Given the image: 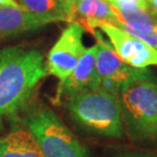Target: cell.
Instances as JSON below:
<instances>
[{
  "label": "cell",
  "instance_id": "obj_11",
  "mask_svg": "<svg viewBox=\"0 0 157 157\" xmlns=\"http://www.w3.org/2000/svg\"><path fill=\"white\" fill-rule=\"evenodd\" d=\"M42 20L24 8L0 7V38L14 37L46 26Z\"/></svg>",
  "mask_w": 157,
  "mask_h": 157
},
{
  "label": "cell",
  "instance_id": "obj_8",
  "mask_svg": "<svg viewBox=\"0 0 157 157\" xmlns=\"http://www.w3.org/2000/svg\"><path fill=\"white\" fill-rule=\"evenodd\" d=\"M96 55L97 44L86 49L73 73L60 88H57L55 102H59L62 97L67 99L80 93L100 90V78L96 67Z\"/></svg>",
  "mask_w": 157,
  "mask_h": 157
},
{
  "label": "cell",
  "instance_id": "obj_9",
  "mask_svg": "<svg viewBox=\"0 0 157 157\" xmlns=\"http://www.w3.org/2000/svg\"><path fill=\"white\" fill-rule=\"evenodd\" d=\"M114 9L117 27L140 38L157 50V17L145 10L121 11Z\"/></svg>",
  "mask_w": 157,
  "mask_h": 157
},
{
  "label": "cell",
  "instance_id": "obj_18",
  "mask_svg": "<svg viewBox=\"0 0 157 157\" xmlns=\"http://www.w3.org/2000/svg\"><path fill=\"white\" fill-rule=\"evenodd\" d=\"M125 157H154L151 154L148 153H143V152H137V153H132V154L125 156Z\"/></svg>",
  "mask_w": 157,
  "mask_h": 157
},
{
  "label": "cell",
  "instance_id": "obj_19",
  "mask_svg": "<svg viewBox=\"0 0 157 157\" xmlns=\"http://www.w3.org/2000/svg\"><path fill=\"white\" fill-rule=\"evenodd\" d=\"M105 1H107V2H108V1H109V0H105Z\"/></svg>",
  "mask_w": 157,
  "mask_h": 157
},
{
  "label": "cell",
  "instance_id": "obj_10",
  "mask_svg": "<svg viewBox=\"0 0 157 157\" xmlns=\"http://www.w3.org/2000/svg\"><path fill=\"white\" fill-rule=\"evenodd\" d=\"M75 21L93 35L99 23L118 25L113 7L105 0H75Z\"/></svg>",
  "mask_w": 157,
  "mask_h": 157
},
{
  "label": "cell",
  "instance_id": "obj_5",
  "mask_svg": "<svg viewBox=\"0 0 157 157\" xmlns=\"http://www.w3.org/2000/svg\"><path fill=\"white\" fill-rule=\"evenodd\" d=\"M94 36L97 40L96 67L100 78V90L118 95L122 88L133 82H155L156 78L152 71L147 68H136L125 63L97 30Z\"/></svg>",
  "mask_w": 157,
  "mask_h": 157
},
{
  "label": "cell",
  "instance_id": "obj_2",
  "mask_svg": "<svg viewBox=\"0 0 157 157\" xmlns=\"http://www.w3.org/2000/svg\"><path fill=\"white\" fill-rule=\"evenodd\" d=\"M21 113L44 157H86L84 148L55 112L41 102H32Z\"/></svg>",
  "mask_w": 157,
  "mask_h": 157
},
{
  "label": "cell",
  "instance_id": "obj_14",
  "mask_svg": "<svg viewBox=\"0 0 157 157\" xmlns=\"http://www.w3.org/2000/svg\"><path fill=\"white\" fill-rule=\"evenodd\" d=\"M109 4L121 11L145 10L149 11V6L146 0H109Z\"/></svg>",
  "mask_w": 157,
  "mask_h": 157
},
{
  "label": "cell",
  "instance_id": "obj_13",
  "mask_svg": "<svg viewBox=\"0 0 157 157\" xmlns=\"http://www.w3.org/2000/svg\"><path fill=\"white\" fill-rule=\"evenodd\" d=\"M24 9L44 23H54V21H75V17L61 0H18Z\"/></svg>",
  "mask_w": 157,
  "mask_h": 157
},
{
  "label": "cell",
  "instance_id": "obj_15",
  "mask_svg": "<svg viewBox=\"0 0 157 157\" xmlns=\"http://www.w3.org/2000/svg\"><path fill=\"white\" fill-rule=\"evenodd\" d=\"M0 5L2 6H10V7L23 8L15 0H0Z\"/></svg>",
  "mask_w": 157,
  "mask_h": 157
},
{
  "label": "cell",
  "instance_id": "obj_1",
  "mask_svg": "<svg viewBox=\"0 0 157 157\" xmlns=\"http://www.w3.org/2000/svg\"><path fill=\"white\" fill-rule=\"evenodd\" d=\"M47 75L43 53L24 45L0 49V124L26 108Z\"/></svg>",
  "mask_w": 157,
  "mask_h": 157
},
{
  "label": "cell",
  "instance_id": "obj_4",
  "mask_svg": "<svg viewBox=\"0 0 157 157\" xmlns=\"http://www.w3.org/2000/svg\"><path fill=\"white\" fill-rule=\"evenodd\" d=\"M122 118L131 137L157 141V83L136 81L118 93Z\"/></svg>",
  "mask_w": 157,
  "mask_h": 157
},
{
  "label": "cell",
  "instance_id": "obj_7",
  "mask_svg": "<svg viewBox=\"0 0 157 157\" xmlns=\"http://www.w3.org/2000/svg\"><path fill=\"white\" fill-rule=\"evenodd\" d=\"M97 28L106 34L111 47L125 63L136 68L157 67V50L145 41L104 21L99 23Z\"/></svg>",
  "mask_w": 157,
  "mask_h": 157
},
{
  "label": "cell",
  "instance_id": "obj_12",
  "mask_svg": "<svg viewBox=\"0 0 157 157\" xmlns=\"http://www.w3.org/2000/svg\"><path fill=\"white\" fill-rule=\"evenodd\" d=\"M0 157H44L26 128H15L0 136Z\"/></svg>",
  "mask_w": 157,
  "mask_h": 157
},
{
  "label": "cell",
  "instance_id": "obj_17",
  "mask_svg": "<svg viewBox=\"0 0 157 157\" xmlns=\"http://www.w3.org/2000/svg\"><path fill=\"white\" fill-rule=\"evenodd\" d=\"M63 2V4L67 6L68 10L71 11V13H73L75 17V0H61Z\"/></svg>",
  "mask_w": 157,
  "mask_h": 157
},
{
  "label": "cell",
  "instance_id": "obj_16",
  "mask_svg": "<svg viewBox=\"0 0 157 157\" xmlns=\"http://www.w3.org/2000/svg\"><path fill=\"white\" fill-rule=\"evenodd\" d=\"M147 3H148L150 12L157 17V0H146Z\"/></svg>",
  "mask_w": 157,
  "mask_h": 157
},
{
  "label": "cell",
  "instance_id": "obj_6",
  "mask_svg": "<svg viewBox=\"0 0 157 157\" xmlns=\"http://www.w3.org/2000/svg\"><path fill=\"white\" fill-rule=\"evenodd\" d=\"M85 29L77 21L68 23L60 37L50 49L47 57V73L59 80L60 88L73 73L78 60L86 51L83 43Z\"/></svg>",
  "mask_w": 157,
  "mask_h": 157
},
{
  "label": "cell",
  "instance_id": "obj_3",
  "mask_svg": "<svg viewBox=\"0 0 157 157\" xmlns=\"http://www.w3.org/2000/svg\"><path fill=\"white\" fill-rule=\"evenodd\" d=\"M71 117L92 133L119 138L124 133V118L118 95L103 90L89 91L67 99Z\"/></svg>",
  "mask_w": 157,
  "mask_h": 157
}]
</instances>
